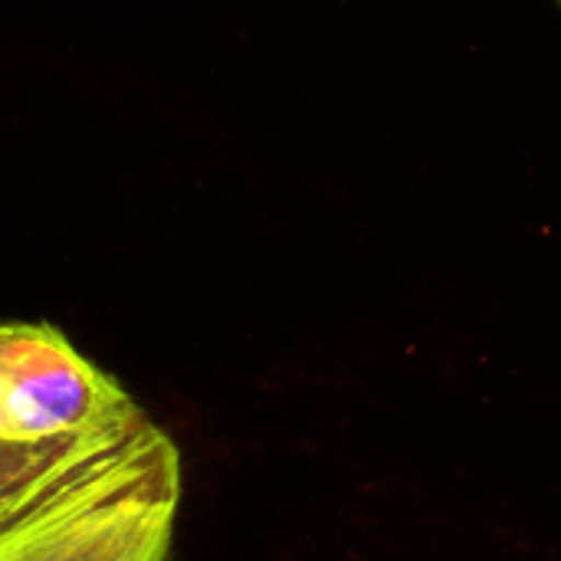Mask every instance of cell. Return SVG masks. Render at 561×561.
Returning a JSON list of instances; mask_svg holds the SVG:
<instances>
[{
    "mask_svg": "<svg viewBox=\"0 0 561 561\" xmlns=\"http://www.w3.org/2000/svg\"><path fill=\"white\" fill-rule=\"evenodd\" d=\"M181 450L145 411L92 437L0 447V561H164Z\"/></svg>",
    "mask_w": 561,
    "mask_h": 561,
    "instance_id": "6da1fadb",
    "label": "cell"
},
{
    "mask_svg": "<svg viewBox=\"0 0 561 561\" xmlns=\"http://www.w3.org/2000/svg\"><path fill=\"white\" fill-rule=\"evenodd\" d=\"M141 408L56 325L0 329V447H33L115 431Z\"/></svg>",
    "mask_w": 561,
    "mask_h": 561,
    "instance_id": "7a4b0ae2",
    "label": "cell"
},
{
    "mask_svg": "<svg viewBox=\"0 0 561 561\" xmlns=\"http://www.w3.org/2000/svg\"><path fill=\"white\" fill-rule=\"evenodd\" d=\"M556 3H559V7H561V0H556Z\"/></svg>",
    "mask_w": 561,
    "mask_h": 561,
    "instance_id": "3957f363",
    "label": "cell"
}]
</instances>
